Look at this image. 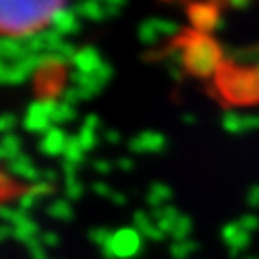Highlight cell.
<instances>
[{
    "label": "cell",
    "mask_w": 259,
    "mask_h": 259,
    "mask_svg": "<svg viewBox=\"0 0 259 259\" xmlns=\"http://www.w3.org/2000/svg\"><path fill=\"white\" fill-rule=\"evenodd\" d=\"M92 192L96 194V196H100V198H108V200H110V196H112V192H114V190H112L106 182L98 180V182L92 184Z\"/></svg>",
    "instance_id": "obj_41"
},
{
    "label": "cell",
    "mask_w": 259,
    "mask_h": 259,
    "mask_svg": "<svg viewBox=\"0 0 259 259\" xmlns=\"http://www.w3.org/2000/svg\"><path fill=\"white\" fill-rule=\"evenodd\" d=\"M92 167H94V171H98V174H110L112 171V163L108 161V159H96L94 163H92Z\"/></svg>",
    "instance_id": "obj_46"
},
{
    "label": "cell",
    "mask_w": 259,
    "mask_h": 259,
    "mask_svg": "<svg viewBox=\"0 0 259 259\" xmlns=\"http://www.w3.org/2000/svg\"><path fill=\"white\" fill-rule=\"evenodd\" d=\"M76 137H78V141H80V145L84 147L86 153L92 151V149L98 145V131H92V128L82 126V128H80V133H78Z\"/></svg>",
    "instance_id": "obj_31"
},
{
    "label": "cell",
    "mask_w": 259,
    "mask_h": 259,
    "mask_svg": "<svg viewBox=\"0 0 259 259\" xmlns=\"http://www.w3.org/2000/svg\"><path fill=\"white\" fill-rule=\"evenodd\" d=\"M153 25H155V29H157V33H159L161 39L163 37L171 39V37H178L182 33L180 25L176 21H171V19H153Z\"/></svg>",
    "instance_id": "obj_28"
},
{
    "label": "cell",
    "mask_w": 259,
    "mask_h": 259,
    "mask_svg": "<svg viewBox=\"0 0 259 259\" xmlns=\"http://www.w3.org/2000/svg\"><path fill=\"white\" fill-rule=\"evenodd\" d=\"M167 147V139L159 131H143L128 139V151L133 153H161Z\"/></svg>",
    "instance_id": "obj_5"
},
{
    "label": "cell",
    "mask_w": 259,
    "mask_h": 259,
    "mask_svg": "<svg viewBox=\"0 0 259 259\" xmlns=\"http://www.w3.org/2000/svg\"><path fill=\"white\" fill-rule=\"evenodd\" d=\"M239 225H241V229H243V231L253 233V231H257V229H259V219H257L253 212H247V214H243V217L239 219Z\"/></svg>",
    "instance_id": "obj_39"
},
{
    "label": "cell",
    "mask_w": 259,
    "mask_h": 259,
    "mask_svg": "<svg viewBox=\"0 0 259 259\" xmlns=\"http://www.w3.org/2000/svg\"><path fill=\"white\" fill-rule=\"evenodd\" d=\"M192 229H194V221L188 214H182L180 221L176 223V229L171 233V239L174 241H188L190 235H192Z\"/></svg>",
    "instance_id": "obj_29"
},
{
    "label": "cell",
    "mask_w": 259,
    "mask_h": 259,
    "mask_svg": "<svg viewBox=\"0 0 259 259\" xmlns=\"http://www.w3.org/2000/svg\"><path fill=\"white\" fill-rule=\"evenodd\" d=\"M86 159V151L84 147L80 145L78 137H70L68 139V145H66V151H63V161H68V163H76V165H82Z\"/></svg>",
    "instance_id": "obj_22"
},
{
    "label": "cell",
    "mask_w": 259,
    "mask_h": 259,
    "mask_svg": "<svg viewBox=\"0 0 259 259\" xmlns=\"http://www.w3.org/2000/svg\"><path fill=\"white\" fill-rule=\"evenodd\" d=\"M196 249H198V243L192 241V239H188V241H174L169 245V253H171L174 259H188Z\"/></svg>",
    "instance_id": "obj_26"
},
{
    "label": "cell",
    "mask_w": 259,
    "mask_h": 259,
    "mask_svg": "<svg viewBox=\"0 0 259 259\" xmlns=\"http://www.w3.org/2000/svg\"><path fill=\"white\" fill-rule=\"evenodd\" d=\"M104 13H106V19H114L120 15V11L124 9V3L122 0H104Z\"/></svg>",
    "instance_id": "obj_38"
},
{
    "label": "cell",
    "mask_w": 259,
    "mask_h": 259,
    "mask_svg": "<svg viewBox=\"0 0 259 259\" xmlns=\"http://www.w3.org/2000/svg\"><path fill=\"white\" fill-rule=\"evenodd\" d=\"M47 214L55 221H72L74 219V208L68 198H55L47 206Z\"/></svg>",
    "instance_id": "obj_20"
},
{
    "label": "cell",
    "mask_w": 259,
    "mask_h": 259,
    "mask_svg": "<svg viewBox=\"0 0 259 259\" xmlns=\"http://www.w3.org/2000/svg\"><path fill=\"white\" fill-rule=\"evenodd\" d=\"M17 122H19V118L13 112H3L0 114V137L11 135L17 128Z\"/></svg>",
    "instance_id": "obj_35"
},
{
    "label": "cell",
    "mask_w": 259,
    "mask_h": 259,
    "mask_svg": "<svg viewBox=\"0 0 259 259\" xmlns=\"http://www.w3.org/2000/svg\"><path fill=\"white\" fill-rule=\"evenodd\" d=\"M112 233H114V231H110V229H106V227H94V229H90L88 239H90L94 245H98L100 249H104V247L110 243Z\"/></svg>",
    "instance_id": "obj_30"
},
{
    "label": "cell",
    "mask_w": 259,
    "mask_h": 259,
    "mask_svg": "<svg viewBox=\"0 0 259 259\" xmlns=\"http://www.w3.org/2000/svg\"><path fill=\"white\" fill-rule=\"evenodd\" d=\"M66 198L68 200H80L84 196V186L78 178H66Z\"/></svg>",
    "instance_id": "obj_33"
},
{
    "label": "cell",
    "mask_w": 259,
    "mask_h": 259,
    "mask_svg": "<svg viewBox=\"0 0 259 259\" xmlns=\"http://www.w3.org/2000/svg\"><path fill=\"white\" fill-rule=\"evenodd\" d=\"M104 141H108L112 145H118L122 141V135L116 131V128H106V131H104Z\"/></svg>",
    "instance_id": "obj_49"
},
{
    "label": "cell",
    "mask_w": 259,
    "mask_h": 259,
    "mask_svg": "<svg viewBox=\"0 0 259 259\" xmlns=\"http://www.w3.org/2000/svg\"><path fill=\"white\" fill-rule=\"evenodd\" d=\"M0 145H3V149H5V153H7L9 159L23 155V139H21L17 133H11V135L0 137Z\"/></svg>",
    "instance_id": "obj_24"
},
{
    "label": "cell",
    "mask_w": 259,
    "mask_h": 259,
    "mask_svg": "<svg viewBox=\"0 0 259 259\" xmlns=\"http://www.w3.org/2000/svg\"><path fill=\"white\" fill-rule=\"evenodd\" d=\"M55 106H57V100L53 96H47V98H41V100H33L25 110V118H23L25 131L43 137L53 126L51 114H53Z\"/></svg>",
    "instance_id": "obj_4"
},
{
    "label": "cell",
    "mask_w": 259,
    "mask_h": 259,
    "mask_svg": "<svg viewBox=\"0 0 259 259\" xmlns=\"http://www.w3.org/2000/svg\"><path fill=\"white\" fill-rule=\"evenodd\" d=\"M59 178V174L55 169H43L41 171V182H47V184H55V180Z\"/></svg>",
    "instance_id": "obj_50"
},
{
    "label": "cell",
    "mask_w": 259,
    "mask_h": 259,
    "mask_svg": "<svg viewBox=\"0 0 259 259\" xmlns=\"http://www.w3.org/2000/svg\"><path fill=\"white\" fill-rule=\"evenodd\" d=\"M259 131V114H245V133Z\"/></svg>",
    "instance_id": "obj_44"
},
{
    "label": "cell",
    "mask_w": 259,
    "mask_h": 259,
    "mask_svg": "<svg viewBox=\"0 0 259 259\" xmlns=\"http://www.w3.org/2000/svg\"><path fill=\"white\" fill-rule=\"evenodd\" d=\"M29 57L25 39H15V37H0V59H9V61H21Z\"/></svg>",
    "instance_id": "obj_14"
},
{
    "label": "cell",
    "mask_w": 259,
    "mask_h": 259,
    "mask_svg": "<svg viewBox=\"0 0 259 259\" xmlns=\"http://www.w3.org/2000/svg\"><path fill=\"white\" fill-rule=\"evenodd\" d=\"M0 159H7V161H9V157H7V153H5V149H3V145H0Z\"/></svg>",
    "instance_id": "obj_56"
},
{
    "label": "cell",
    "mask_w": 259,
    "mask_h": 259,
    "mask_svg": "<svg viewBox=\"0 0 259 259\" xmlns=\"http://www.w3.org/2000/svg\"><path fill=\"white\" fill-rule=\"evenodd\" d=\"M192 21L202 33H208V31H214L221 27V19H219L214 7H194L192 9Z\"/></svg>",
    "instance_id": "obj_12"
},
{
    "label": "cell",
    "mask_w": 259,
    "mask_h": 259,
    "mask_svg": "<svg viewBox=\"0 0 259 259\" xmlns=\"http://www.w3.org/2000/svg\"><path fill=\"white\" fill-rule=\"evenodd\" d=\"M7 70H9V66L5 63V59H0V84H5V80H7Z\"/></svg>",
    "instance_id": "obj_54"
},
{
    "label": "cell",
    "mask_w": 259,
    "mask_h": 259,
    "mask_svg": "<svg viewBox=\"0 0 259 259\" xmlns=\"http://www.w3.org/2000/svg\"><path fill=\"white\" fill-rule=\"evenodd\" d=\"M7 169H9V174L17 176L19 180L29 182L31 186L37 184V182H41V169H37L35 163H33V159L29 155H25V153L19 155V157L9 159L7 161Z\"/></svg>",
    "instance_id": "obj_8"
},
{
    "label": "cell",
    "mask_w": 259,
    "mask_h": 259,
    "mask_svg": "<svg viewBox=\"0 0 259 259\" xmlns=\"http://www.w3.org/2000/svg\"><path fill=\"white\" fill-rule=\"evenodd\" d=\"M70 80L74 82V86H76V88H80V90L84 92V98H86V100H92V98H94L96 94H100V90L104 88V86L98 82V78H96L94 74H80V72H72Z\"/></svg>",
    "instance_id": "obj_16"
},
{
    "label": "cell",
    "mask_w": 259,
    "mask_h": 259,
    "mask_svg": "<svg viewBox=\"0 0 259 259\" xmlns=\"http://www.w3.org/2000/svg\"><path fill=\"white\" fill-rule=\"evenodd\" d=\"M171 196H174V190H171L167 184L153 182V184L149 186V190H147L145 200H147V204H149L151 208H159V206H167V202L171 200Z\"/></svg>",
    "instance_id": "obj_17"
},
{
    "label": "cell",
    "mask_w": 259,
    "mask_h": 259,
    "mask_svg": "<svg viewBox=\"0 0 259 259\" xmlns=\"http://www.w3.org/2000/svg\"><path fill=\"white\" fill-rule=\"evenodd\" d=\"M100 251L104 259H135L143 251V237L135 227H122L112 233L110 243Z\"/></svg>",
    "instance_id": "obj_3"
},
{
    "label": "cell",
    "mask_w": 259,
    "mask_h": 259,
    "mask_svg": "<svg viewBox=\"0 0 259 259\" xmlns=\"http://www.w3.org/2000/svg\"><path fill=\"white\" fill-rule=\"evenodd\" d=\"M243 259H257V257H251V255H247V257H243Z\"/></svg>",
    "instance_id": "obj_57"
},
{
    "label": "cell",
    "mask_w": 259,
    "mask_h": 259,
    "mask_svg": "<svg viewBox=\"0 0 259 259\" xmlns=\"http://www.w3.org/2000/svg\"><path fill=\"white\" fill-rule=\"evenodd\" d=\"M184 61H186V70H190L192 74L208 78L212 76L223 59V51L219 49V45L206 37V35H196L184 43Z\"/></svg>",
    "instance_id": "obj_2"
},
{
    "label": "cell",
    "mask_w": 259,
    "mask_h": 259,
    "mask_svg": "<svg viewBox=\"0 0 259 259\" xmlns=\"http://www.w3.org/2000/svg\"><path fill=\"white\" fill-rule=\"evenodd\" d=\"M27 249H29V257H31V259H49V257H47V249L41 245L39 239H37L35 243H31Z\"/></svg>",
    "instance_id": "obj_42"
},
{
    "label": "cell",
    "mask_w": 259,
    "mask_h": 259,
    "mask_svg": "<svg viewBox=\"0 0 259 259\" xmlns=\"http://www.w3.org/2000/svg\"><path fill=\"white\" fill-rule=\"evenodd\" d=\"M243 229H241V225H239V221H235V223H227L223 229H221V237H223V241H225V245H229L239 233H241Z\"/></svg>",
    "instance_id": "obj_36"
},
{
    "label": "cell",
    "mask_w": 259,
    "mask_h": 259,
    "mask_svg": "<svg viewBox=\"0 0 259 259\" xmlns=\"http://www.w3.org/2000/svg\"><path fill=\"white\" fill-rule=\"evenodd\" d=\"M102 55L98 53L96 47L88 45V47H82L78 49L72 66H74V72H80V74H96V70L102 66Z\"/></svg>",
    "instance_id": "obj_9"
},
{
    "label": "cell",
    "mask_w": 259,
    "mask_h": 259,
    "mask_svg": "<svg viewBox=\"0 0 259 259\" xmlns=\"http://www.w3.org/2000/svg\"><path fill=\"white\" fill-rule=\"evenodd\" d=\"M76 15L80 19H86V21H92V23H100L106 19V13H104V5L98 3V0H86V3H80L74 7Z\"/></svg>",
    "instance_id": "obj_18"
},
{
    "label": "cell",
    "mask_w": 259,
    "mask_h": 259,
    "mask_svg": "<svg viewBox=\"0 0 259 259\" xmlns=\"http://www.w3.org/2000/svg\"><path fill=\"white\" fill-rule=\"evenodd\" d=\"M27 217H29V212H25V210H21V208H13V206H9V204H0V221H3L5 225L15 227V225H19L23 219H27Z\"/></svg>",
    "instance_id": "obj_27"
},
{
    "label": "cell",
    "mask_w": 259,
    "mask_h": 259,
    "mask_svg": "<svg viewBox=\"0 0 259 259\" xmlns=\"http://www.w3.org/2000/svg\"><path fill=\"white\" fill-rule=\"evenodd\" d=\"M96 78H98V82L102 84V86H106L110 80H112V76H114V68L110 66L108 61H102V66L96 70V74H94Z\"/></svg>",
    "instance_id": "obj_37"
},
{
    "label": "cell",
    "mask_w": 259,
    "mask_h": 259,
    "mask_svg": "<svg viewBox=\"0 0 259 259\" xmlns=\"http://www.w3.org/2000/svg\"><path fill=\"white\" fill-rule=\"evenodd\" d=\"M116 167L120 171H133L135 169V159H131V157H118L116 159Z\"/></svg>",
    "instance_id": "obj_47"
},
{
    "label": "cell",
    "mask_w": 259,
    "mask_h": 259,
    "mask_svg": "<svg viewBox=\"0 0 259 259\" xmlns=\"http://www.w3.org/2000/svg\"><path fill=\"white\" fill-rule=\"evenodd\" d=\"M110 202L112 204H116V206H124L126 204V196H124V194L122 192H112V196H110Z\"/></svg>",
    "instance_id": "obj_52"
},
{
    "label": "cell",
    "mask_w": 259,
    "mask_h": 259,
    "mask_svg": "<svg viewBox=\"0 0 259 259\" xmlns=\"http://www.w3.org/2000/svg\"><path fill=\"white\" fill-rule=\"evenodd\" d=\"M66 3L45 0V3H0V37L29 39L51 27L55 15L66 9Z\"/></svg>",
    "instance_id": "obj_1"
},
{
    "label": "cell",
    "mask_w": 259,
    "mask_h": 259,
    "mask_svg": "<svg viewBox=\"0 0 259 259\" xmlns=\"http://www.w3.org/2000/svg\"><path fill=\"white\" fill-rule=\"evenodd\" d=\"M13 237H15L19 243H23V245L29 247L31 243H35V241L41 237V229H39L37 221H33L31 217H27V219H23L19 225L13 227Z\"/></svg>",
    "instance_id": "obj_15"
},
{
    "label": "cell",
    "mask_w": 259,
    "mask_h": 259,
    "mask_svg": "<svg viewBox=\"0 0 259 259\" xmlns=\"http://www.w3.org/2000/svg\"><path fill=\"white\" fill-rule=\"evenodd\" d=\"M39 241H41V245H43L45 249H55V247H59V243H61V239H59V235H57V233H53V231H47V233H41V237H39Z\"/></svg>",
    "instance_id": "obj_40"
},
{
    "label": "cell",
    "mask_w": 259,
    "mask_h": 259,
    "mask_svg": "<svg viewBox=\"0 0 259 259\" xmlns=\"http://www.w3.org/2000/svg\"><path fill=\"white\" fill-rule=\"evenodd\" d=\"M165 68H167V74L178 82L182 80L184 72H186V61H184V53L182 49H174L167 53V59H165Z\"/></svg>",
    "instance_id": "obj_21"
},
{
    "label": "cell",
    "mask_w": 259,
    "mask_h": 259,
    "mask_svg": "<svg viewBox=\"0 0 259 259\" xmlns=\"http://www.w3.org/2000/svg\"><path fill=\"white\" fill-rule=\"evenodd\" d=\"M68 133L63 131L61 126H51L49 131L41 137L39 141V151L47 157H57V155H63L66 151V145H68Z\"/></svg>",
    "instance_id": "obj_7"
},
{
    "label": "cell",
    "mask_w": 259,
    "mask_h": 259,
    "mask_svg": "<svg viewBox=\"0 0 259 259\" xmlns=\"http://www.w3.org/2000/svg\"><path fill=\"white\" fill-rule=\"evenodd\" d=\"M137 37H139V41L143 43V45H155L161 37H159V33H157V29H155V25H153V19H147V21H143L141 25H139V29H137Z\"/></svg>",
    "instance_id": "obj_25"
},
{
    "label": "cell",
    "mask_w": 259,
    "mask_h": 259,
    "mask_svg": "<svg viewBox=\"0 0 259 259\" xmlns=\"http://www.w3.org/2000/svg\"><path fill=\"white\" fill-rule=\"evenodd\" d=\"M51 29L57 31L63 39H66L68 35H78V31H80V17L76 15L74 7L61 9V11L55 15V19H53Z\"/></svg>",
    "instance_id": "obj_10"
},
{
    "label": "cell",
    "mask_w": 259,
    "mask_h": 259,
    "mask_svg": "<svg viewBox=\"0 0 259 259\" xmlns=\"http://www.w3.org/2000/svg\"><path fill=\"white\" fill-rule=\"evenodd\" d=\"M37 72H39L37 55H29V57H25V59H21V61L11 63L9 70H7V80H5V84H9V86H21V84L29 82V78H31L33 74H37Z\"/></svg>",
    "instance_id": "obj_6"
},
{
    "label": "cell",
    "mask_w": 259,
    "mask_h": 259,
    "mask_svg": "<svg viewBox=\"0 0 259 259\" xmlns=\"http://www.w3.org/2000/svg\"><path fill=\"white\" fill-rule=\"evenodd\" d=\"M151 219L155 221V225L159 227V231L163 233V235H169L171 237V233H174V229H176V223L180 221V217H182V212L176 208V206H171V204H167V206H159V208H151Z\"/></svg>",
    "instance_id": "obj_11"
},
{
    "label": "cell",
    "mask_w": 259,
    "mask_h": 259,
    "mask_svg": "<svg viewBox=\"0 0 259 259\" xmlns=\"http://www.w3.org/2000/svg\"><path fill=\"white\" fill-rule=\"evenodd\" d=\"M196 114H194V112H184L182 114V122H186V124H196Z\"/></svg>",
    "instance_id": "obj_53"
},
{
    "label": "cell",
    "mask_w": 259,
    "mask_h": 259,
    "mask_svg": "<svg viewBox=\"0 0 259 259\" xmlns=\"http://www.w3.org/2000/svg\"><path fill=\"white\" fill-rule=\"evenodd\" d=\"M249 206H259V186H251L247 190V196H245Z\"/></svg>",
    "instance_id": "obj_45"
},
{
    "label": "cell",
    "mask_w": 259,
    "mask_h": 259,
    "mask_svg": "<svg viewBox=\"0 0 259 259\" xmlns=\"http://www.w3.org/2000/svg\"><path fill=\"white\" fill-rule=\"evenodd\" d=\"M86 98H84V92L80 90V88H76V86H70V88H66L61 92V102H66V104H70V106H78L80 102H84Z\"/></svg>",
    "instance_id": "obj_34"
},
{
    "label": "cell",
    "mask_w": 259,
    "mask_h": 259,
    "mask_svg": "<svg viewBox=\"0 0 259 259\" xmlns=\"http://www.w3.org/2000/svg\"><path fill=\"white\" fill-rule=\"evenodd\" d=\"M78 169H80V165H76V163H68V161L61 163V174L66 178H78Z\"/></svg>",
    "instance_id": "obj_48"
},
{
    "label": "cell",
    "mask_w": 259,
    "mask_h": 259,
    "mask_svg": "<svg viewBox=\"0 0 259 259\" xmlns=\"http://www.w3.org/2000/svg\"><path fill=\"white\" fill-rule=\"evenodd\" d=\"M82 126H86V128H92V131H98V128L102 126V120H100V116H98V114L90 112V114H86V118H84Z\"/></svg>",
    "instance_id": "obj_43"
},
{
    "label": "cell",
    "mask_w": 259,
    "mask_h": 259,
    "mask_svg": "<svg viewBox=\"0 0 259 259\" xmlns=\"http://www.w3.org/2000/svg\"><path fill=\"white\" fill-rule=\"evenodd\" d=\"M221 124L229 135H241V133H245V114H241L237 110H227L221 118Z\"/></svg>",
    "instance_id": "obj_19"
},
{
    "label": "cell",
    "mask_w": 259,
    "mask_h": 259,
    "mask_svg": "<svg viewBox=\"0 0 259 259\" xmlns=\"http://www.w3.org/2000/svg\"><path fill=\"white\" fill-rule=\"evenodd\" d=\"M249 243H251V233H247V231H241L227 247H229V253H231V257H237L241 251H245L247 247H249Z\"/></svg>",
    "instance_id": "obj_32"
},
{
    "label": "cell",
    "mask_w": 259,
    "mask_h": 259,
    "mask_svg": "<svg viewBox=\"0 0 259 259\" xmlns=\"http://www.w3.org/2000/svg\"><path fill=\"white\" fill-rule=\"evenodd\" d=\"M76 116H78V112H76L74 106H70L66 102H57V106H55V110L51 114V122H53V126H61L66 122L76 120Z\"/></svg>",
    "instance_id": "obj_23"
},
{
    "label": "cell",
    "mask_w": 259,
    "mask_h": 259,
    "mask_svg": "<svg viewBox=\"0 0 259 259\" xmlns=\"http://www.w3.org/2000/svg\"><path fill=\"white\" fill-rule=\"evenodd\" d=\"M133 227L141 233V237H147L151 241H161L165 237L159 231V227L155 225V221L151 219V214L145 212V210H135L133 212Z\"/></svg>",
    "instance_id": "obj_13"
},
{
    "label": "cell",
    "mask_w": 259,
    "mask_h": 259,
    "mask_svg": "<svg viewBox=\"0 0 259 259\" xmlns=\"http://www.w3.org/2000/svg\"><path fill=\"white\" fill-rule=\"evenodd\" d=\"M11 237H13V227L0 223V243H5V241L11 239Z\"/></svg>",
    "instance_id": "obj_51"
},
{
    "label": "cell",
    "mask_w": 259,
    "mask_h": 259,
    "mask_svg": "<svg viewBox=\"0 0 259 259\" xmlns=\"http://www.w3.org/2000/svg\"><path fill=\"white\" fill-rule=\"evenodd\" d=\"M229 7L231 9H249V3H245V0H233Z\"/></svg>",
    "instance_id": "obj_55"
}]
</instances>
